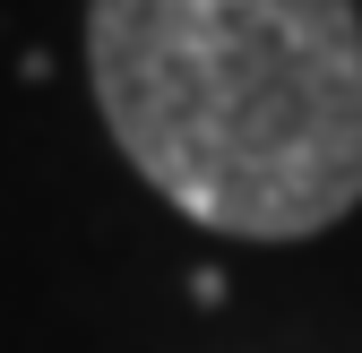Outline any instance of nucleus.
Listing matches in <instances>:
<instances>
[{
  "label": "nucleus",
  "mask_w": 362,
  "mask_h": 353,
  "mask_svg": "<svg viewBox=\"0 0 362 353\" xmlns=\"http://www.w3.org/2000/svg\"><path fill=\"white\" fill-rule=\"evenodd\" d=\"M112 147L190 225L310 241L362 207L354 0H86Z\"/></svg>",
  "instance_id": "1"
}]
</instances>
